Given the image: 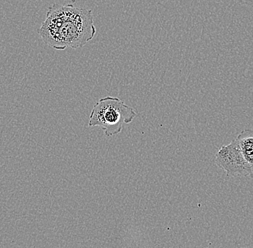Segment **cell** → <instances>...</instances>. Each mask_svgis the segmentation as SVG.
Listing matches in <instances>:
<instances>
[{"label":"cell","mask_w":253,"mask_h":248,"mask_svg":"<svg viewBox=\"0 0 253 248\" xmlns=\"http://www.w3.org/2000/svg\"><path fill=\"white\" fill-rule=\"evenodd\" d=\"M137 116L135 110L116 97L104 98L93 107L89 117V127L102 128L107 137L117 135L125 124L133 121Z\"/></svg>","instance_id":"cell-3"},{"label":"cell","mask_w":253,"mask_h":248,"mask_svg":"<svg viewBox=\"0 0 253 248\" xmlns=\"http://www.w3.org/2000/svg\"><path fill=\"white\" fill-rule=\"evenodd\" d=\"M216 165L227 176H253V129L243 131L215 156Z\"/></svg>","instance_id":"cell-2"},{"label":"cell","mask_w":253,"mask_h":248,"mask_svg":"<svg viewBox=\"0 0 253 248\" xmlns=\"http://www.w3.org/2000/svg\"><path fill=\"white\" fill-rule=\"evenodd\" d=\"M43 42L55 50L80 48L96 35L92 11L74 4H53L38 31Z\"/></svg>","instance_id":"cell-1"}]
</instances>
